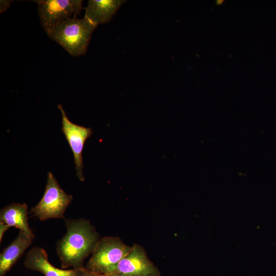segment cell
I'll return each mask as SVG.
<instances>
[{
    "mask_svg": "<svg viewBox=\"0 0 276 276\" xmlns=\"http://www.w3.org/2000/svg\"><path fill=\"white\" fill-rule=\"evenodd\" d=\"M66 232L56 244V250L63 269L85 268V259L99 240V234L89 220L83 218L65 221Z\"/></svg>",
    "mask_w": 276,
    "mask_h": 276,
    "instance_id": "obj_1",
    "label": "cell"
},
{
    "mask_svg": "<svg viewBox=\"0 0 276 276\" xmlns=\"http://www.w3.org/2000/svg\"><path fill=\"white\" fill-rule=\"evenodd\" d=\"M97 27L85 16L82 18L73 17L61 21L47 34L71 56H79L86 53Z\"/></svg>",
    "mask_w": 276,
    "mask_h": 276,
    "instance_id": "obj_2",
    "label": "cell"
},
{
    "mask_svg": "<svg viewBox=\"0 0 276 276\" xmlns=\"http://www.w3.org/2000/svg\"><path fill=\"white\" fill-rule=\"evenodd\" d=\"M130 248L118 237H104L97 242L85 268L107 276Z\"/></svg>",
    "mask_w": 276,
    "mask_h": 276,
    "instance_id": "obj_3",
    "label": "cell"
},
{
    "mask_svg": "<svg viewBox=\"0 0 276 276\" xmlns=\"http://www.w3.org/2000/svg\"><path fill=\"white\" fill-rule=\"evenodd\" d=\"M72 200V196L60 187L53 174L49 172L43 195L30 212L40 221L64 218L65 210Z\"/></svg>",
    "mask_w": 276,
    "mask_h": 276,
    "instance_id": "obj_4",
    "label": "cell"
},
{
    "mask_svg": "<svg viewBox=\"0 0 276 276\" xmlns=\"http://www.w3.org/2000/svg\"><path fill=\"white\" fill-rule=\"evenodd\" d=\"M38 11L41 24L46 33L61 21L77 17L82 7L81 0H39Z\"/></svg>",
    "mask_w": 276,
    "mask_h": 276,
    "instance_id": "obj_5",
    "label": "cell"
},
{
    "mask_svg": "<svg viewBox=\"0 0 276 276\" xmlns=\"http://www.w3.org/2000/svg\"><path fill=\"white\" fill-rule=\"evenodd\" d=\"M160 275L159 269L148 258L143 247L134 244L107 276Z\"/></svg>",
    "mask_w": 276,
    "mask_h": 276,
    "instance_id": "obj_6",
    "label": "cell"
},
{
    "mask_svg": "<svg viewBox=\"0 0 276 276\" xmlns=\"http://www.w3.org/2000/svg\"><path fill=\"white\" fill-rule=\"evenodd\" d=\"M58 108L62 115L61 130L73 153L76 175L80 181H83L82 151L86 140L92 135L93 131L90 128L77 125L70 121L61 104H58Z\"/></svg>",
    "mask_w": 276,
    "mask_h": 276,
    "instance_id": "obj_7",
    "label": "cell"
},
{
    "mask_svg": "<svg viewBox=\"0 0 276 276\" xmlns=\"http://www.w3.org/2000/svg\"><path fill=\"white\" fill-rule=\"evenodd\" d=\"M24 265L28 269L38 271L44 276H81L85 268H57L50 263L45 250L39 247H34L28 252Z\"/></svg>",
    "mask_w": 276,
    "mask_h": 276,
    "instance_id": "obj_8",
    "label": "cell"
},
{
    "mask_svg": "<svg viewBox=\"0 0 276 276\" xmlns=\"http://www.w3.org/2000/svg\"><path fill=\"white\" fill-rule=\"evenodd\" d=\"M124 0H89L85 10V17L96 26L109 22Z\"/></svg>",
    "mask_w": 276,
    "mask_h": 276,
    "instance_id": "obj_9",
    "label": "cell"
},
{
    "mask_svg": "<svg viewBox=\"0 0 276 276\" xmlns=\"http://www.w3.org/2000/svg\"><path fill=\"white\" fill-rule=\"evenodd\" d=\"M0 222L13 226L26 234L32 240L35 238L29 227L28 205L26 203H12L1 210Z\"/></svg>",
    "mask_w": 276,
    "mask_h": 276,
    "instance_id": "obj_10",
    "label": "cell"
},
{
    "mask_svg": "<svg viewBox=\"0 0 276 276\" xmlns=\"http://www.w3.org/2000/svg\"><path fill=\"white\" fill-rule=\"evenodd\" d=\"M32 240L22 231L0 254V276H5L32 244Z\"/></svg>",
    "mask_w": 276,
    "mask_h": 276,
    "instance_id": "obj_11",
    "label": "cell"
},
{
    "mask_svg": "<svg viewBox=\"0 0 276 276\" xmlns=\"http://www.w3.org/2000/svg\"><path fill=\"white\" fill-rule=\"evenodd\" d=\"M11 1H1V12H3L9 7L11 3Z\"/></svg>",
    "mask_w": 276,
    "mask_h": 276,
    "instance_id": "obj_12",
    "label": "cell"
},
{
    "mask_svg": "<svg viewBox=\"0 0 276 276\" xmlns=\"http://www.w3.org/2000/svg\"><path fill=\"white\" fill-rule=\"evenodd\" d=\"M9 227H10L8 225L2 222H0V242L2 241L4 233Z\"/></svg>",
    "mask_w": 276,
    "mask_h": 276,
    "instance_id": "obj_13",
    "label": "cell"
},
{
    "mask_svg": "<svg viewBox=\"0 0 276 276\" xmlns=\"http://www.w3.org/2000/svg\"><path fill=\"white\" fill-rule=\"evenodd\" d=\"M81 276H106L104 275H101L97 274L87 270L85 268H84Z\"/></svg>",
    "mask_w": 276,
    "mask_h": 276,
    "instance_id": "obj_14",
    "label": "cell"
}]
</instances>
